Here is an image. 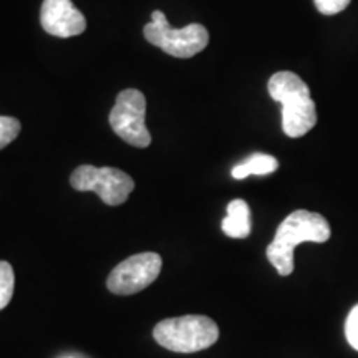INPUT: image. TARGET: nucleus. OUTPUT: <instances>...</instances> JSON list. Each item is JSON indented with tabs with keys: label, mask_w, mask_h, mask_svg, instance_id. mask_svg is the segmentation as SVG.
<instances>
[{
	"label": "nucleus",
	"mask_w": 358,
	"mask_h": 358,
	"mask_svg": "<svg viewBox=\"0 0 358 358\" xmlns=\"http://www.w3.org/2000/svg\"><path fill=\"white\" fill-rule=\"evenodd\" d=\"M330 236V224L322 214L299 209L277 227L274 241L267 245V259L280 275H290L294 272L295 248L302 243H327Z\"/></svg>",
	"instance_id": "1"
},
{
	"label": "nucleus",
	"mask_w": 358,
	"mask_h": 358,
	"mask_svg": "<svg viewBox=\"0 0 358 358\" xmlns=\"http://www.w3.org/2000/svg\"><path fill=\"white\" fill-rule=\"evenodd\" d=\"M153 337L163 348L176 353L206 350L219 338L216 322L204 315H185L161 320L155 327Z\"/></svg>",
	"instance_id": "2"
},
{
	"label": "nucleus",
	"mask_w": 358,
	"mask_h": 358,
	"mask_svg": "<svg viewBox=\"0 0 358 358\" xmlns=\"http://www.w3.org/2000/svg\"><path fill=\"white\" fill-rule=\"evenodd\" d=\"M143 34L151 45L176 58L198 55L209 43V32L204 25L189 24L185 29H171L161 10L151 13V22L145 25Z\"/></svg>",
	"instance_id": "3"
},
{
	"label": "nucleus",
	"mask_w": 358,
	"mask_h": 358,
	"mask_svg": "<svg viewBox=\"0 0 358 358\" xmlns=\"http://www.w3.org/2000/svg\"><path fill=\"white\" fill-rule=\"evenodd\" d=\"M146 98L140 90L128 88L120 92L115 106L110 113V124L113 131L136 148H148L151 143V134L146 123Z\"/></svg>",
	"instance_id": "4"
},
{
	"label": "nucleus",
	"mask_w": 358,
	"mask_h": 358,
	"mask_svg": "<svg viewBox=\"0 0 358 358\" xmlns=\"http://www.w3.org/2000/svg\"><path fill=\"white\" fill-rule=\"evenodd\" d=\"M70 185L77 191H93L108 206H120L134 189L131 176L116 168H95L83 164L71 173Z\"/></svg>",
	"instance_id": "5"
},
{
	"label": "nucleus",
	"mask_w": 358,
	"mask_h": 358,
	"mask_svg": "<svg viewBox=\"0 0 358 358\" xmlns=\"http://www.w3.org/2000/svg\"><path fill=\"white\" fill-rule=\"evenodd\" d=\"M163 259L156 252H141L124 259L106 279V287L116 295H133L158 279Z\"/></svg>",
	"instance_id": "6"
},
{
	"label": "nucleus",
	"mask_w": 358,
	"mask_h": 358,
	"mask_svg": "<svg viewBox=\"0 0 358 358\" xmlns=\"http://www.w3.org/2000/svg\"><path fill=\"white\" fill-rule=\"evenodd\" d=\"M40 24L47 34L58 38L75 37L85 32L87 20L71 0H43Z\"/></svg>",
	"instance_id": "7"
},
{
	"label": "nucleus",
	"mask_w": 358,
	"mask_h": 358,
	"mask_svg": "<svg viewBox=\"0 0 358 358\" xmlns=\"http://www.w3.org/2000/svg\"><path fill=\"white\" fill-rule=\"evenodd\" d=\"M317 124V108L310 96H295L282 103V129L290 138H301Z\"/></svg>",
	"instance_id": "8"
},
{
	"label": "nucleus",
	"mask_w": 358,
	"mask_h": 358,
	"mask_svg": "<svg viewBox=\"0 0 358 358\" xmlns=\"http://www.w3.org/2000/svg\"><path fill=\"white\" fill-rule=\"evenodd\" d=\"M267 90L272 100L280 105L295 96H310L308 85L294 71H277L268 80Z\"/></svg>",
	"instance_id": "9"
},
{
	"label": "nucleus",
	"mask_w": 358,
	"mask_h": 358,
	"mask_svg": "<svg viewBox=\"0 0 358 358\" xmlns=\"http://www.w3.org/2000/svg\"><path fill=\"white\" fill-rule=\"evenodd\" d=\"M222 232L234 239L250 234V209L245 201L234 199L227 204V216L222 219Z\"/></svg>",
	"instance_id": "10"
},
{
	"label": "nucleus",
	"mask_w": 358,
	"mask_h": 358,
	"mask_svg": "<svg viewBox=\"0 0 358 358\" xmlns=\"http://www.w3.org/2000/svg\"><path fill=\"white\" fill-rule=\"evenodd\" d=\"M279 168V161L271 155H262L256 153L249 156L244 163L237 164L232 169V178L234 179H245L250 174H257V176H264V174L274 173Z\"/></svg>",
	"instance_id": "11"
},
{
	"label": "nucleus",
	"mask_w": 358,
	"mask_h": 358,
	"mask_svg": "<svg viewBox=\"0 0 358 358\" xmlns=\"http://www.w3.org/2000/svg\"><path fill=\"white\" fill-rule=\"evenodd\" d=\"M13 285H15V275L12 266L6 261H0V310L12 301Z\"/></svg>",
	"instance_id": "12"
},
{
	"label": "nucleus",
	"mask_w": 358,
	"mask_h": 358,
	"mask_svg": "<svg viewBox=\"0 0 358 358\" xmlns=\"http://www.w3.org/2000/svg\"><path fill=\"white\" fill-rule=\"evenodd\" d=\"M20 128V122L13 116H0V150L19 136Z\"/></svg>",
	"instance_id": "13"
},
{
	"label": "nucleus",
	"mask_w": 358,
	"mask_h": 358,
	"mask_svg": "<svg viewBox=\"0 0 358 358\" xmlns=\"http://www.w3.org/2000/svg\"><path fill=\"white\" fill-rule=\"evenodd\" d=\"M345 337L348 343L358 352V306H355L348 313L345 322Z\"/></svg>",
	"instance_id": "14"
},
{
	"label": "nucleus",
	"mask_w": 358,
	"mask_h": 358,
	"mask_svg": "<svg viewBox=\"0 0 358 358\" xmlns=\"http://www.w3.org/2000/svg\"><path fill=\"white\" fill-rule=\"evenodd\" d=\"M315 7L324 15H335V13L345 10L350 0H313Z\"/></svg>",
	"instance_id": "15"
}]
</instances>
